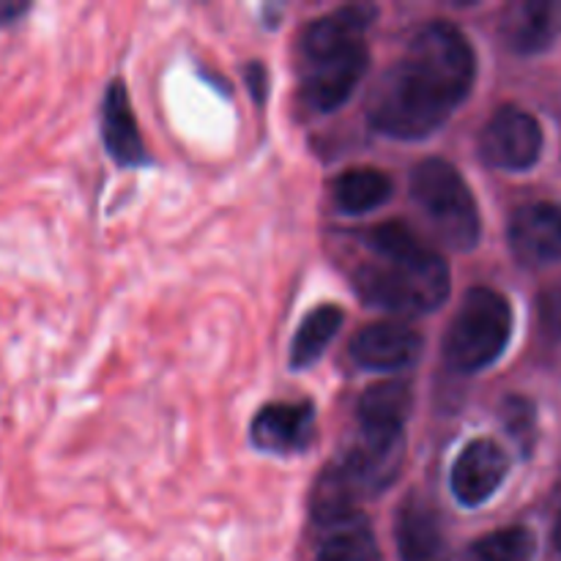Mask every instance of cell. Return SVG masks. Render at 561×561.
<instances>
[{"instance_id":"obj_13","label":"cell","mask_w":561,"mask_h":561,"mask_svg":"<svg viewBox=\"0 0 561 561\" xmlns=\"http://www.w3.org/2000/svg\"><path fill=\"white\" fill-rule=\"evenodd\" d=\"M561 33V3L557 0H524L504 11L502 36L518 55H537L551 47Z\"/></svg>"},{"instance_id":"obj_3","label":"cell","mask_w":561,"mask_h":561,"mask_svg":"<svg viewBox=\"0 0 561 561\" xmlns=\"http://www.w3.org/2000/svg\"><path fill=\"white\" fill-rule=\"evenodd\" d=\"M378 9L367 3L340 5L318 16L301 33V99L316 113L343 107L365 77L370 47L365 36Z\"/></svg>"},{"instance_id":"obj_5","label":"cell","mask_w":561,"mask_h":561,"mask_svg":"<svg viewBox=\"0 0 561 561\" xmlns=\"http://www.w3.org/2000/svg\"><path fill=\"white\" fill-rule=\"evenodd\" d=\"M411 197L444 244L458 252L480 244V206L455 164L444 159H425L416 164L411 173Z\"/></svg>"},{"instance_id":"obj_14","label":"cell","mask_w":561,"mask_h":561,"mask_svg":"<svg viewBox=\"0 0 561 561\" xmlns=\"http://www.w3.org/2000/svg\"><path fill=\"white\" fill-rule=\"evenodd\" d=\"M321 529L323 540L318 546L316 561H381V548L373 535L370 520L362 513L334 520Z\"/></svg>"},{"instance_id":"obj_7","label":"cell","mask_w":561,"mask_h":561,"mask_svg":"<svg viewBox=\"0 0 561 561\" xmlns=\"http://www.w3.org/2000/svg\"><path fill=\"white\" fill-rule=\"evenodd\" d=\"M394 542L403 561H453L444 518L436 502L411 493L394 518Z\"/></svg>"},{"instance_id":"obj_9","label":"cell","mask_w":561,"mask_h":561,"mask_svg":"<svg viewBox=\"0 0 561 561\" xmlns=\"http://www.w3.org/2000/svg\"><path fill=\"white\" fill-rule=\"evenodd\" d=\"M510 458L493 438H474L453 466V493L463 507H480L507 480Z\"/></svg>"},{"instance_id":"obj_8","label":"cell","mask_w":561,"mask_h":561,"mask_svg":"<svg viewBox=\"0 0 561 561\" xmlns=\"http://www.w3.org/2000/svg\"><path fill=\"white\" fill-rule=\"evenodd\" d=\"M510 247L526 266L561 263V203H526L510 219Z\"/></svg>"},{"instance_id":"obj_6","label":"cell","mask_w":561,"mask_h":561,"mask_svg":"<svg viewBox=\"0 0 561 561\" xmlns=\"http://www.w3.org/2000/svg\"><path fill=\"white\" fill-rule=\"evenodd\" d=\"M480 151L488 164L510 173L535 168L542 153V126L520 107H502L493 113L480 135Z\"/></svg>"},{"instance_id":"obj_11","label":"cell","mask_w":561,"mask_h":561,"mask_svg":"<svg viewBox=\"0 0 561 561\" xmlns=\"http://www.w3.org/2000/svg\"><path fill=\"white\" fill-rule=\"evenodd\" d=\"M422 354V334L400 321H378L351 340V359L365 370L394 373L414 365Z\"/></svg>"},{"instance_id":"obj_16","label":"cell","mask_w":561,"mask_h":561,"mask_svg":"<svg viewBox=\"0 0 561 561\" xmlns=\"http://www.w3.org/2000/svg\"><path fill=\"white\" fill-rule=\"evenodd\" d=\"M343 321L345 312L337 305H318L316 310L307 312L305 321L296 329L294 343H290V367L305 370V367L316 365L327 354L332 340L337 337Z\"/></svg>"},{"instance_id":"obj_1","label":"cell","mask_w":561,"mask_h":561,"mask_svg":"<svg viewBox=\"0 0 561 561\" xmlns=\"http://www.w3.org/2000/svg\"><path fill=\"white\" fill-rule=\"evenodd\" d=\"M477 55L458 25H422L405 53L383 71L370 99V124L394 140H425L469 99Z\"/></svg>"},{"instance_id":"obj_19","label":"cell","mask_w":561,"mask_h":561,"mask_svg":"<svg viewBox=\"0 0 561 561\" xmlns=\"http://www.w3.org/2000/svg\"><path fill=\"white\" fill-rule=\"evenodd\" d=\"M502 420L510 436L518 442L520 453L531 455V447H535V436H537V414L531 400L518 398V394L507 398L502 403Z\"/></svg>"},{"instance_id":"obj_2","label":"cell","mask_w":561,"mask_h":561,"mask_svg":"<svg viewBox=\"0 0 561 561\" xmlns=\"http://www.w3.org/2000/svg\"><path fill=\"white\" fill-rule=\"evenodd\" d=\"M367 257L356 266L354 288L370 307L400 318L427 316L449 299L453 277L436 250L416 241L403 222L367 233Z\"/></svg>"},{"instance_id":"obj_10","label":"cell","mask_w":561,"mask_h":561,"mask_svg":"<svg viewBox=\"0 0 561 561\" xmlns=\"http://www.w3.org/2000/svg\"><path fill=\"white\" fill-rule=\"evenodd\" d=\"M316 436V405L310 400L268 403L252 420V444L268 455L305 453Z\"/></svg>"},{"instance_id":"obj_15","label":"cell","mask_w":561,"mask_h":561,"mask_svg":"<svg viewBox=\"0 0 561 561\" xmlns=\"http://www.w3.org/2000/svg\"><path fill=\"white\" fill-rule=\"evenodd\" d=\"M334 206L351 217H362L392 197V179L378 168H348L332 184Z\"/></svg>"},{"instance_id":"obj_17","label":"cell","mask_w":561,"mask_h":561,"mask_svg":"<svg viewBox=\"0 0 561 561\" xmlns=\"http://www.w3.org/2000/svg\"><path fill=\"white\" fill-rule=\"evenodd\" d=\"M411 387L405 381H381L373 383L359 400L356 422L362 425H383V427H405L411 416Z\"/></svg>"},{"instance_id":"obj_12","label":"cell","mask_w":561,"mask_h":561,"mask_svg":"<svg viewBox=\"0 0 561 561\" xmlns=\"http://www.w3.org/2000/svg\"><path fill=\"white\" fill-rule=\"evenodd\" d=\"M102 140L110 157L124 168H146L151 162L148 148L142 142L135 110H131L129 91L124 82L115 80L102 102Z\"/></svg>"},{"instance_id":"obj_20","label":"cell","mask_w":561,"mask_h":561,"mask_svg":"<svg viewBox=\"0 0 561 561\" xmlns=\"http://www.w3.org/2000/svg\"><path fill=\"white\" fill-rule=\"evenodd\" d=\"M540 329L546 334V340L551 343H559L561 340V285L557 288H548L546 294L540 296Z\"/></svg>"},{"instance_id":"obj_22","label":"cell","mask_w":561,"mask_h":561,"mask_svg":"<svg viewBox=\"0 0 561 561\" xmlns=\"http://www.w3.org/2000/svg\"><path fill=\"white\" fill-rule=\"evenodd\" d=\"M31 11V5L20 3V0H0V27L11 25L16 22L20 16H25Z\"/></svg>"},{"instance_id":"obj_4","label":"cell","mask_w":561,"mask_h":561,"mask_svg":"<svg viewBox=\"0 0 561 561\" xmlns=\"http://www.w3.org/2000/svg\"><path fill=\"white\" fill-rule=\"evenodd\" d=\"M513 337V307L499 290L471 288L444 337V359L458 373H480L507 351Z\"/></svg>"},{"instance_id":"obj_23","label":"cell","mask_w":561,"mask_h":561,"mask_svg":"<svg viewBox=\"0 0 561 561\" xmlns=\"http://www.w3.org/2000/svg\"><path fill=\"white\" fill-rule=\"evenodd\" d=\"M553 546H557V551L561 553V513H559L557 526H553Z\"/></svg>"},{"instance_id":"obj_18","label":"cell","mask_w":561,"mask_h":561,"mask_svg":"<svg viewBox=\"0 0 561 561\" xmlns=\"http://www.w3.org/2000/svg\"><path fill=\"white\" fill-rule=\"evenodd\" d=\"M535 559V535L526 526L491 531L466 548L460 561H531Z\"/></svg>"},{"instance_id":"obj_21","label":"cell","mask_w":561,"mask_h":561,"mask_svg":"<svg viewBox=\"0 0 561 561\" xmlns=\"http://www.w3.org/2000/svg\"><path fill=\"white\" fill-rule=\"evenodd\" d=\"M247 80H250L255 102H263V99H266V88H268L266 69H263V64H250V69H247Z\"/></svg>"}]
</instances>
